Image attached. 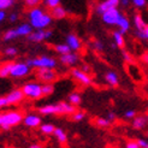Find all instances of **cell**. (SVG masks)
Returning <instances> with one entry per match:
<instances>
[{
	"mask_svg": "<svg viewBox=\"0 0 148 148\" xmlns=\"http://www.w3.org/2000/svg\"><path fill=\"white\" fill-rule=\"evenodd\" d=\"M52 17L51 14L42 12L38 7H34L29 12V21H30V24L33 25V28L36 29H45L47 28L51 22H52Z\"/></svg>",
	"mask_w": 148,
	"mask_h": 148,
	"instance_id": "1",
	"label": "cell"
},
{
	"mask_svg": "<svg viewBox=\"0 0 148 148\" xmlns=\"http://www.w3.org/2000/svg\"><path fill=\"white\" fill-rule=\"evenodd\" d=\"M23 121V117L17 111H10L0 114V127L3 130H9L11 127L19 124Z\"/></svg>",
	"mask_w": 148,
	"mask_h": 148,
	"instance_id": "2",
	"label": "cell"
},
{
	"mask_svg": "<svg viewBox=\"0 0 148 148\" xmlns=\"http://www.w3.org/2000/svg\"><path fill=\"white\" fill-rule=\"evenodd\" d=\"M25 64L30 68H38V69H42V68H47V69H53L56 68L57 62L56 59L49 58V57H39L35 59H28L25 60Z\"/></svg>",
	"mask_w": 148,
	"mask_h": 148,
	"instance_id": "3",
	"label": "cell"
},
{
	"mask_svg": "<svg viewBox=\"0 0 148 148\" xmlns=\"http://www.w3.org/2000/svg\"><path fill=\"white\" fill-rule=\"evenodd\" d=\"M22 90H23L25 97L30 98V99H39L43 95L42 86L39 83H27L23 86V89Z\"/></svg>",
	"mask_w": 148,
	"mask_h": 148,
	"instance_id": "4",
	"label": "cell"
},
{
	"mask_svg": "<svg viewBox=\"0 0 148 148\" xmlns=\"http://www.w3.org/2000/svg\"><path fill=\"white\" fill-rule=\"evenodd\" d=\"M102 16V21L105 22L106 24L108 25H117L118 23V19L121 17V12L118 11L117 9H112V10H108L105 13L101 14Z\"/></svg>",
	"mask_w": 148,
	"mask_h": 148,
	"instance_id": "5",
	"label": "cell"
},
{
	"mask_svg": "<svg viewBox=\"0 0 148 148\" xmlns=\"http://www.w3.org/2000/svg\"><path fill=\"white\" fill-rule=\"evenodd\" d=\"M38 77L42 82L49 83L52 81L57 79V73L54 72L53 69H47V68H42L38 70Z\"/></svg>",
	"mask_w": 148,
	"mask_h": 148,
	"instance_id": "6",
	"label": "cell"
},
{
	"mask_svg": "<svg viewBox=\"0 0 148 148\" xmlns=\"http://www.w3.org/2000/svg\"><path fill=\"white\" fill-rule=\"evenodd\" d=\"M29 71H30V66H28L25 63H14L11 76L12 77H24L27 76Z\"/></svg>",
	"mask_w": 148,
	"mask_h": 148,
	"instance_id": "7",
	"label": "cell"
},
{
	"mask_svg": "<svg viewBox=\"0 0 148 148\" xmlns=\"http://www.w3.org/2000/svg\"><path fill=\"white\" fill-rule=\"evenodd\" d=\"M39 112L41 114H63L62 102L56 103V105H46L39 108Z\"/></svg>",
	"mask_w": 148,
	"mask_h": 148,
	"instance_id": "8",
	"label": "cell"
},
{
	"mask_svg": "<svg viewBox=\"0 0 148 148\" xmlns=\"http://www.w3.org/2000/svg\"><path fill=\"white\" fill-rule=\"evenodd\" d=\"M52 36V32L51 30H43V29H39L35 33H32L29 35V40L34 41V42H41L43 40H47Z\"/></svg>",
	"mask_w": 148,
	"mask_h": 148,
	"instance_id": "9",
	"label": "cell"
},
{
	"mask_svg": "<svg viewBox=\"0 0 148 148\" xmlns=\"http://www.w3.org/2000/svg\"><path fill=\"white\" fill-rule=\"evenodd\" d=\"M119 4H121V0H106V1H103L100 5L97 6V12L102 14V13H105L108 10L117 9V6Z\"/></svg>",
	"mask_w": 148,
	"mask_h": 148,
	"instance_id": "10",
	"label": "cell"
},
{
	"mask_svg": "<svg viewBox=\"0 0 148 148\" xmlns=\"http://www.w3.org/2000/svg\"><path fill=\"white\" fill-rule=\"evenodd\" d=\"M72 77L77 79L78 82H81L84 86H89L92 83V78L89 77L87 72L82 71V70H78V69H73L72 70Z\"/></svg>",
	"mask_w": 148,
	"mask_h": 148,
	"instance_id": "11",
	"label": "cell"
},
{
	"mask_svg": "<svg viewBox=\"0 0 148 148\" xmlns=\"http://www.w3.org/2000/svg\"><path fill=\"white\" fill-rule=\"evenodd\" d=\"M24 97L25 95L22 89H14L6 95V100L9 102V105H14V103H18L19 101L23 100Z\"/></svg>",
	"mask_w": 148,
	"mask_h": 148,
	"instance_id": "12",
	"label": "cell"
},
{
	"mask_svg": "<svg viewBox=\"0 0 148 148\" xmlns=\"http://www.w3.org/2000/svg\"><path fill=\"white\" fill-rule=\"evenodd\" d=\"M23 122L29 128H36V127H40L41 125V118L36 114H28L24 117Z\"/></svg>",
	"mask_w": 148,
	"mask_h": 148,
	"instance_id": "13",
	"label": "cell"
},
{
	"mask_svg": "<svg viewBox=\"0 0 148 148\" xmlns=\"http://www.w3.org/2000/svg\"><path fill=\"white\" fill-rule=\"evenodd\" d=\"M66 43L69 45L71 51H78V49H81V46H82L79 39L73 34H69L68 35V38H66Z\"/></svg>",
	"mask_w": 148,
	"mask_h": 148,
	"instance_id": "14",
	"label": "cell"
},
{
	"mask_svg": "<svg viewBox=\"0 0 148 148\" xmlns=\"http://www.w3.org/2000/svg\"><path fill=\"white\" fill-rule=\"evenodd\" d=\"M148 123V116L143 117V116H138V117H135L134 121H132V128L136 129V130H141L143 129Z\"/></svg>",
	"mask_w": 148,
	"mask_h": 148,
	"instance_id": "15",
	"label": "cell"
},
{
	"mask_svg": "<svg viewBox=\"0 0 148 148\" xmlns=\"http://www.w3.org/2000/svg\"><path fill=\"white\" fill-rule=\"evenodd\" d=\"M77 59H78V57H77L75 53H72V52H70V53H68V54L60 56V62H62L63 64H65V65H69V66L76 64Z\"/></svg>",
	"mask_w": 148,
	"mask_h": 148,
	"instance_id": "16",
	"label": "cell"
},
{
	"mask_svg": "<svg viewBox=\"0 0 148 148\" xmlns=\"http://www.w3.org/2000/svg\"><path fill=\"white\" fill-rule=\"evenodd\" d=\"M117 25H118V28H119V32H121L122 34L127 33V32L129 30V28H130L129 19H128L127 17H125L124 14H122V13H121V17H119V19H118Z\"/></svg>",
	"mask_w": 148,
	"mask_h": 148,
	"instance_id": "17",
	"label": "cell"
},
{
	"mask_svg": "<svg viewBox=\"0 0 148 148\" xmlns=\"http://www.w3.org/2000/svg\"><path fill=\"white\" fill-rule=\"evenodd\" d=\"M32 30H33V25L27 24V23H23L16 28V32H17L18 36H29L32 34Z\"/></svg>",
	"mask_w": 148,
	"mask_h": 148,
	"instance_id": "18",
	"label": "cell"
},
{
	"mask_svg": "<svg viewBox=\"0 0 148 148\" xmlns=\"http://www.w3.org/2000/svg\"><path fill=\"white\" fill-rule=\"evenodd\" d=\"M51 16L54 19H63V18L66 17V11H65L64 7L57 6V7H54V9L51 10Z\"/></svg>",
	"mask_w": 148,
	"mask_h": 148,
	"instance_id": "19",
	"label": "cell"
},
{
	"mask_svg": "<svg viewBox=\"0 0 148 148\" xmlns=\"http://www.w3.org/2000/svg\"><path fill=\"white\" fill-rule=\"evenodd\" d=\"M14 63L12 62H9V63H5L1 65V68H0V77H7V76H11V71H12V68H13Z\"/></svg>",
	"mask_w": 148,
	"mask_h": 148,
	"instance_id": "20",
	"label": "cell"
},
{
	"mask_svg": "<svg viewBox=\"0 0 148 148\" xmlns=\"http://www.w3.org/2000/svg\"><path fill=\"white\" fill-rule=\"evenodd\" d=\"M106 82L110 84V86H113V87H117L118 86V76H117V73L113 72V71H108L106 73Z\"/></svg>",
	"mask_w": 148,
	"mask_h": 148,
	"instance_id": "21",
	"label": "cell"
},
{
	"mask_svg": "<svg viewBox=\"0 0 148 148\" xmlns=\"http://www.w3.org/2000/svg\"><path fill=\"white\" fill-rule=\"evenodd\" d=\"M134 23H135V27H136V30H145V28L147 27V24L145 23V21H143L141 14H135Z\"/></svg>",
	"mask_w": 148,
	"mask_h": 148,
	"instance_id": "22",
	"label": "cell"
},
{
	"mask_svg": "<svg viewBox=\"0 0 148 148\" xmlns=\"http://www.w3.org/2000/svg\"><path fill=\"white\" fill-rule=\"evenodd\" d=\"M53 135L57 137V140H58V141L60 142V143H65L66 141H68V136H66L65 131H64L63 129H60V128H56Z\"/></svg>",
	"mask_w": 148,
	"mask_h": 148,
	"instance_id": "23",
	"label": "cell"
},
{
	"mask_svg": "<svg viewBox=\"0 0 148 148\" xmlns=\"http://www.w3.org/2000/svg\"><path fill=\"white\" fill-rule=\"evenodd\" d=\"M113 39H114V42H116V46H118L119 48H124V46H125L124 38H123V34L119 30L113 33Z\"/></svg>",
	"mask_w": 148,
	"mask_h": 148,
	"instance_id": "24",
	"label": "cell"
},
{
	"mask_svg": "<svg viewBox=\"0 0 148 148\" xmlns=\"http://www.w3.org/2000/svg\"><path fill=\"white\" fill-rule=\"evenodd\" d=\"M54 49H56L60 56L68 54V53H70V52H71V48L69 47L68 43H60V45H56V46H54Z\"/></svg>",
	"mask_w": 148,
	"mask_h": 148,
	"instance_id": "25",
	"label": "cell"
},
{
	"mask_svg": "<svg viewBox=\"0 0 148 148\" xmlns=\"http://www.w3.org/2000/svg\"><path fill=\"white\" fill-rule=\"evenodd\" d=\"M54 130H56V127L53 124H42L40 125V131L43 132V134H46V135H51V134H54Z\"/></svg>",
	"mask_w": 148,
	"mask_h": 148,
	"instance_id": "26",
	"label": "cell"
},
{
	"mask_svg": "<svg viewBox=\"0 0 148 148\" xmlns=\"http://www.w3.org/2000/svg\"><path fill=\"white\" fill-rule=\"evenodd\" d=\"M81 101H82V98H81V95L78 93H71L69 95V102L72 103V105L77 106L81 103Z\"/></svg>",
	"mask_w": 148,
	"mask_h": 148,
	"instance_id": "27",
	"label": "cell"
},
{
	"mask_svg": "<svg viewBox=\"0 0 148 148\" xmlns=\"http://www.w3.org/2000/svg\"><path fill=\"white\" fill-rule=\"evenodd\" d=\"M17 36H18V34H17V32H16V29H11V30H7V32L4 34L3 39H4V41H11V40H13V39H16Z\"/></svg>",
	"mask_w": 148,
	"mask_h": 148,
	"instance_id": "28",
	"label": "cell"
},
{
	"mask_svg": "<svg viewBox=\"0 0 148 148\" xmlns=\"http://www.w3.org/2000/svg\"><path fill=\"white\" fill-rule=\"evenodd\" d=\"M53 92H54V87H53V84L46 83V84H43V86H42V93H43V95H45V97H48V95H51Z\"/></svg>",
	"mask_w": 148,
	"mask_h": 148,
	"instance_id": "29",
	"label": "cell"
},
{
	"mask_svg": "<svg viewBox=\"0 0 148 148\" xmlns=\"http://www.w3.org/2000/svg\"><path fill=\"white\" fill-rule=\"evenodd\" d=\"M97 124L101 128H107V127L111 125V121L108 119V118H101L100 117V118L97 119Z\"/></svg>",
	"mask_w": 148,
	"mask_h": 148,
	"instance_id": "30",
	"label": "cell"
},
{
	"mask_svg": "<svg viewBox=\"0 0 148 148\" xmlns=\"http://www.w3.org/2000/svg\"><path fill=\"white\" fill-rule=\"evenodd\" d=\"M43 3H45V5L48 7V9H54V7L59 6V4H60V0H43Z\"/></svg>",
	"mask_w": 148,
	"mask_h": 148,
	"instance_id": "31",
	"label": "cell"
},
{
	"mask_svg": "<svg viewBox=\"0 0 148 148\" xmlns=\"http://www.w3.org/2000/svg\"><path fill=\"white\" fill-rule=\"evenodd\" d=\"M13 4V0H0V10H6L11 7Z\"/></svg>",
	"mask_w": 148,
	"mask_h": 148,
	"instance_id": "32",
	"label": "cell"
},
{
	"mask_svg": "<svg viewBox=\"0 0 148 148\" xmlns=\"http://www.w3.org/2000/svg\"><path fill=\"white\" fill-rule=\"evenodd\" d=\"M84 112H81V111H78V112H75L72 114V119L75 121V122H79V121H82L83 118H84Z\"/></svg>",
	"mask_w": 148,
	"mask_h": 148,
	"instance_id": "33",
	"label": "cell"
},
{
	"mask_svg": "<svg viewBox=\"0 0 148 148\" xmlns=\"http://www.w3.org/2000/svg\"><path fill=\"white\" fill-rule=\"evenodd\" d=\"M24 1H25V5L32 7V9L36 7L39 4H41V0H24Z\"/></svg>",
	"mask_w": 148,
	"mask_h": 148,
	"instance_id": "34",
	"label": "cell"
},
{
	"mask_svg": "<svg viewBox=\"0 0 148 148\" xmlns=\"http://www.w3.org/2000/svg\"><path fill=\"white\" fill-rule=\"evenodd\" d=\"M17 54V49L14 47H7L5 49V56H9V57H13Z\"/></svg>",
	"mask_w": 148,
	"mask_h": 148,
	"instance_id": "35",
	"label": "cell"
},
{
	"mask_svg": "<svg viewBox=\"0 0 148 148\" xmlns=\"http://www.w3.org/2000/svg\"><path fill=\"white\" fill-rule=\"evenodd\" d=\"M124 117H125V118H128V119L135 118V117H136V111H134V110H129V111H127V112H125Z\"/></svg>",
	"mask_w": 148,
	"mask_h": 148,
	"instance_id": "36",
	"label": "cell"
},
{
	"mask_svg": "<svg viewBox=\"0 0 148 148\" xmlns=\"http://www.w3.org/2000/svg\"><path fill=\"white\" fill-rule=\"evenodd\" d=\"M125 148H141V147H140L137 141H129L125 145Z\"/></svg>",
	"mask_w": 148,
	"mask_h": 148,
	"instance_id": "37",
	"label": "cell"
},
{
	"mask_svg": "<svg viewBox=\"0 0 148 148\" xmlns=\"http://www.w3.org/2000/svg\"><path fill=\"white\" fill-rule=\"evenodd\" d=\"M132 4L140 9V7H145L146 6V0H132Z\"/></svg>",
	"mask_w": 148,
	"mask_h": 148,
	"instance_id": "38",
	"label": "cell"
},
{
	"mask_svg": "<svg viewBox=\"0 0 148 148\" xmlns=\"http://www.w3.org/2000/svg\"><path fill=\"white\" fill-rule=\"evenodd\" d=\"M93 46H94V48L97 49V51H102V48H103V45H102L100 41H94L93 42Z\"/></svg>",
	"mask_w": 148,
	"mask_h": 148,
	"instance_id": "39",
	"label": "cell"
},
{
	"mask_svg": "<svg viewBox=\"0 0 148 148\" xmlns=\"http://www.w3.org/2000/svg\"><path fill=\"white\" fill-rule=\"evenodd\" d=\"M135 35L137 36L138 39H142V40H146V34H145V30H136Z\"/></svg>",
	"mask_w": 148,
	"mask_h": 148,
	"instance_id": "40",
	"label": "cell"
},
{
	"mask_svg": "<svg viewBox=\"0 0 148 148\" xmlns=\"http://www.w3.org/2000/svg\"><path fill=\"white\" fill-rule=\"evenodd\" d=\"M137 142H138V145H140V147H141V148H148V142L146 141V140H143V138H138V140H137Z\"/></svg>",
	"mask_w": 148,
	"mask_h": 148,
	"instance_id": "41",
	"label": "cell"
},
{
	"mask_svg": "<svg viewBox=\"0 0 148 148\" xmlns=\"http://www.w3.org/2000/svg\"><path fill=\"white\" fill-rule=\"evenodd\" d=\"M7 105H9V102H7V100H6V97H1V98H0V107L4 108Z\"/></svg>",
	"mask_w": 148,
	"mask_h": 148,
	"instance_id": "42",
	"label": "cell"
},
{
	"mask_svg": "<svg viewBox=\"0 0 148 148\" xmlns=\"http://www.w3.org/2000/svg\"><path fill=\"white\" fill-rule=\"evenodd\" d=\"M123 58H124V60L125 62H131V56L128 53V52L127 51H123Z\"/></svg>",
	"mask_w": 148,
	"mask_h": 148,
	"instance_id": "43",
	"label": "cell"
},
{
	"mask_svg": "<svg viewBox=\"0 0 148 148\" xmlns=\"http://www.w3.org/2000/svg\"><path fill=\"white\" fill-rule=\"evenodd\" d=\"M18 19V14L17 13H11L10 14V21L11 22H16Z\"/></svg>",
	"mask_w": 148,
	"mask_h": 148,
	"instance_id": "44",
	"label": "cell"
},
{
	"mask_svg": "<svg viewBox=\"0 0 148 148\" xmlns=\"http://www.w3.org/2000/svg\"><path fill=\"white\" fill-rule=\"evenodd\" d=\"M107 118H108L111 122H113V121H116V114H114L113 112H110L108 116H107Z\"/></svg>",
	"mask_w": 148,
	"mask_h": 148,
	"instance_id": "45",
	"label": "cell"
},
{
	"mask_svg": "<svg viewBox=\"0 0 148 148\" xmlns=\"http://www.w3.org/2000/svg\"><path fill=\"white\" fill-rule=\"evenodd\" d=\"M5 18H6V13H5L4 10H1L0 11V21H4Z\"/></svg>",
	"mask_w": 148,
	"mask_h": 148,
	"instance_id": "46",
	"label": "cell"
},
{
	"mask_svg": "<svg viewBox=\"0 0 148 148\" xmlns=\"http://www.w3.org/2000/svg\"><path fill=\"white\" fill-rule=\"evenodd\" d=\"M29 148H43V147L41 145H38V143H33V145L29 146Z\"/></svg>",
	"mask_w": 148,
	"mask_h": 148,
	"instance_id": "47",
	"label": "cell"
},
{
	"mask_svg": "<svg viewBox=\"0 0 148 148\" xmlns=\"http://www.w3.org/2000/svg\"><path fill=\"white\" fill-rule=\"evenodd\" d=\"M121 4L123 6H128L129 5V0H121Z\"/></svg>",
	"mask_w": 148,
	"mask_h": 148,
	"instance_id": "48",
	"label": "cell"
},
{
	"mask_svg": "<svg viewBox=\"0 0 148 148\" xmlns=\"http://www.w3.org/2000/svg\"><path fill=\"white\" fill-rule=\"evenodd\" d=\"M142 59H143V62H145V63H148V53H146V54H143V57H142Z\"/></svg>",
	"mask_w": 148,
	"mask_h": 148,
	"instance_id": "49",
	"label": "cell"
},
{
	"mask_svg": "<svg viewBox=\"0 0 148 148\" xmlns=\"http://www.w3.org/2000/svg\"><path fill=\"white\" fill-rule=\"evenodd\" d=\"M145 34H146V40H148V25L145 28Z\"/></svg>",
	"mask_w": 148,
	"mask_h": 148,
	"instance_id": "50",
	"label": "cell"
},
{
	"mask_svg": "<svg viewBox=\"0 0 148 148\" xmlns=\"http://www.w3.org/2000/svg\"><path fill=\"white\" fill-rule=\"evenodd\" d=\"M82 71H84V72H88V71H89V68H88L87 65H84V66H83V69H82Z\"/></svg>",
	"mask_w": 148,
	"mask_h": 148,
	"instance_id": "51",
	"label": "cell"
}]
</instances>
